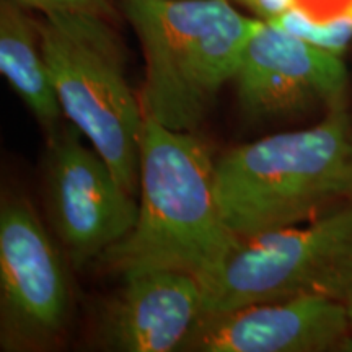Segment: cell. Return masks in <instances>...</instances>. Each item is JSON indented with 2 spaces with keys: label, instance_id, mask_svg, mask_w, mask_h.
<instances>
[{
  "label": "cell",
  "instance_id": "cell-7",
  "mask_svg": "<svg viewBox=\"0 0 352 352\" xmlns=\"http://www.w3.org/2000/svg\"><path fill=\"white\" fill-rule=\"evenodd\" d=\"M47 138L44 189L50 219L69 258L82 266L129 235L139 201L94 145L83 144L76 126H60Z\"/></svg>",
  "mask_w": 352,
  "mask_h": 352
},
{
  "label": "cell",
  "instance_id": "cell-14",
  "mask_svg": "<svg viewBox=\"0 0 352 352\" xmlns=\"http://www.w3.org/2000/svg\"><path fill=\"white\" fill-rule=\"evenodd\" d=\"M241 2L248 3L266 21L290 10V8L298 7V0H241Z\"/></svg>",
  "mask_w": 352,
  "mask_h": 352
},
{
  "label": "cell",
  "instance_id": "cell-1",
  "mask_svg": "<svg viewBox=\"0 0 352 352\" xmlns=\"http://www.w3.org/2000/svg\"><path fill=\"white\" fill-rule=\"evenodd\" d=\"M139 212L129 235L104 254L121 274L176 270L206 280L239 243L220 212L215 160L192 132L145 116L139 155Z\"/></svg>",
  "mask_w": 352,
  "mask_h": 352
},
{
  "label": "cell",
  "instance_id": "cell-15",
  "mask_svg": "<svg viewBox=\"0 0 352 352\" xmlns=\"http://www.w3.org/2000/svg\"><path fill=\"white\" fill-rule=\"evenodd\" d=\"M346 308H347V315H349V320H351V327H352V294L349 296V298L346 300Z\"/></svg>",
  "mask_w": 352,
  "mask_h": 352
},
{
  "label": "cell",
  "instance_id": "cell-8",
  "mask_svg": "<svg viewBox=\"0 0 352 352\" xmlns=\"http://www.w3.org/2000/svg\"><path fill=\"white\" fill-rule=\"evenodd\" d=\"M233 82L241 113L252 121H272L346 103L349 74L342 54L263 20Z\"/></svg>",
  "mask_w": 352,
  "mask_h": 352
},
{
  "label": "cell",
  "instance_id": "cell-13",
  "mask_svg": "<svg viewBox=\"0 0 352 352\" xmlns=\"http://www.w3.org/2000/svg\"><path fill=\"white\" fill-rule=\"evenodd\" d=\"M26 10H36L43 15L52 12H87L104 19H116V10L109 0H13Z\"/></svg>",
  "mask_w": 352,
  "mask_h": 352
},
{
  "label": "cell",
  "instance_id": "cell-10",
  "mask_svg": "<svg viewBox=\"0 0 352 352\" xmlns=\"http://www.w3.org/2000/svg\"><path fill=\"white\" fill-rule=\"evenodd\" d=\"M101 321L104 346L122 352H170L202 315V284L176 270L131 271Z\"/></svg>",
  "mask_w": 352,
  "mask_h": 352
},
{
  "label": "cell",
  "instance_id": "cell-12",
  "mask_svg": "<svg viewBox=\"0 0 352 352\" xmlns=\"http://www.w3.org/2000/svg\"><path fill=\"white\" fill-rule=\"evenodd\" d=\"M267 21L338 54H342L352 41V16L347 12L333 16H315L303 8L294 7Z\"/></svg>",
  "mask_w": 352,
  "mask_h": 352
},
{
  "label": "cell",
  "instance_id": "cell-11",
  "mask_svg": "<svg viewBox=\"0 0 352 352\" xmlns=\"http://www.w3.org/2000/svg\"><path fill=\"white\" fill-rule=\"evenodd\" d=\"M0 72L47 135L63 126L64 113L43 54L38 20L13 0H0Z\"/></svg>",
  "mask_w": 352,
  "mask_h": 352
},
{
  "label": "cell",
  "instance_id": "cell-2",
  "mask_svg": "<svg viewBox=\"0 0 352 352\" xmlns=\"http://www.w3.org/2000/svg\"><path fill=\"white\" fill-rule=\"evenodd\" d=\"M220 212L239 239L298 226L352 199V118L346 103L321 122L239 145L215 160Z\"/></svg>",
  "mask_w": 352,
  "mask_h": 352
},
{
  "label": "cell",
  "instance_id": "cell-6",
  "mask_svg": "<svg viewBox=\"0 0 352 352\" xmlns=\"http://www.w3.org/2000/svg\"><path fill=\"white\" fill-rule=\"evenodd\" d=\"M70 314L63 258L34 209L7 196L0 206V344L44 349L59 340Z\"/></svg>",
  "mask_w": 352,
  "mask_h": 352
},
{
  "label": "cell",
  "instance_id": "cell-3",
  "mask_svg": "<svg viewBox=\"0 0 352 352\" xmlns=\"http://www.w3.org/2000/svg\"><path fill=\"white\" fill-rule=\"evenodd\" d=\"M145 60L144 114L173 131L192 132L226 83L263 20L228 0H120Z\"/></svg>",
  "mask_w": 352,
  "mask_h": 352
},
{
  "label": "cell",
  "instance_id": "cell-16",
  "mask_svg": "<svg viewBox=\"0 0 352 352\" xmlns=\"http://www.w3.org/2000/svg\"><path fill=\"white\" fill-rule=\"evenodd\" d=\"M344 12H347V13H349V15L352 16V0L349 2V6L346 7V10H344Z\"/></svg>",
  "mask_w": 352,
  "mask_h": 352
},
{
  "label": "cell",
  "instance_id": "cell-9",
  "mask_svg": "<svg viewBox=\"0 0 352 352\" xmlns=\"http://www.w3.org/2000/svg\"><path fill=\"white\" fill-rule=\"evenodd\" d=\"M347 308L334 298L305 296L202 314L179 351L315 352L346 341Z\"/></svg>",
  "mask_w": 352,
  "mask_h": 352
},
{
  "label": "cell",
  "instance_id": "cell-5",
  "mask_svg": "<svg viewBox=\"0 0 352 352\" xmlns=\"http://www.w3.org/2000/svg\"><path fill=\"white\" fill-rule=\"evenodd\" d=\"M201 284L202 314L305 296L346 303L352 294V199L298 226L240 239Z\"/></svg>",
  "mask_w": 352,
  "mask_h": 352
},
{
  "label": "cell",
  "instance_id": "cell-4",
  "mask_svg": "<svg viewBox=\"0 0 352 352\" xmlns=\"http://www.w3.org/2000/svg\"><path fill=\"white\" fill-rule=\"evenodd\" d=\"M44 59L60 109L107 160L131 195H139L145 114L126 77L111 20L87 12H52L38 20Z\"/></svg>",
  "mask_w": 352,
  "mask_h": 352
}]
</instances>
